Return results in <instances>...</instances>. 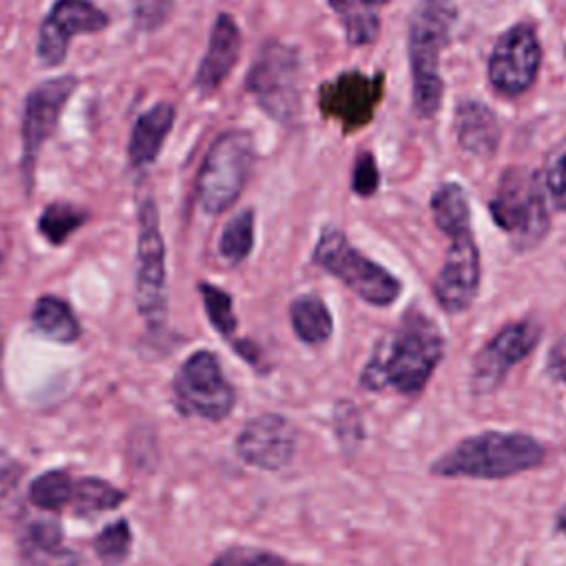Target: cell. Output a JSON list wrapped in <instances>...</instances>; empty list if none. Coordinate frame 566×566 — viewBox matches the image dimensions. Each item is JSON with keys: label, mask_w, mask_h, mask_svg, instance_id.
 I'll return each instance as SVG.
<instances>
[{"label": "cell", "mask_w": 566, "mask_h": 566, "mask_svg": "<svg viewBox=\"0 0 566 566\" xmlns=\"http://www.w3.org/2000/svg\"><path fill=\"white\" fill-rule=\"evenodd\" d=\"M444 358V336L440 327L418 307H409L398 325L382 334L358 374V385L367 391H396L416 398L429 385Z\"/></svg>", "instance_id": "cell-1"}, {"label": "cell", "mask_w": 566, "mask_h": 566, "mask_svg": "<svg viewBox=\"0 0 566 566\" xmlns=\"http://www.w3.org/2000/svg\"><path fill=\"white\" fill-rule=\"evenodd\" d=\"M546 447L524 431H480L462 438L429 464L436 478L504 480L542 467Z\"/></svg>", "instance_id": "cell-2"}, {"label": "cell", "mask_w": 566, "mask_h": 566, "mask_svg": "<svg viewBox=\"0 0 566 566\" xmlns=\"http://www.w3.org/2000/svg\"><path fill=\"white\" fill-rule=\"evenodd\" d=\"M455 18V0H420L409 18L407 55L411 71V104L422 119L433 117L442 104L444 80L440 60L451 40Z\"/></svg>", "instance_id": "cell-3"}, {"label": "cell", "mask_w": 566, "mask_h": 566, "mask_svg": "<svg viewBox=\"0 0 566 566\" xmlns=\"http://www.w3.org/2000/svg\"><path fill=\"white\" fill-rule=\"evenodd\" d=\"M489 212L517 252L539 245L551 230V203L539 172L528 166H509L489 199Z\"/></svg>", "instance_id": "cell-4"}, {"label": "cell", "mask_w": 566, "mask_h": 566, "mask_svg": "<svg viewBox=\"0 0 566 566\" xmlns=\"http://www.w3.org/2000/svg\"><path fill=\"white\" fill-rule=\"evenodd\" d=\"M312 263L374 307L394 305L402 292L400 279L356 250L347 234L336 226H323L318 232L312 250Z\"/></svg>", "instance_id": "cell-5"}, {"label": "cell", "mask_w": 566, "mask_h": 566, "mask_svg": "<svg viewBox=\"0 0 566 566\" xmlns=\"http://www.w3.org/2000/svg\"><path fill=\"white\" fill-rule=\"evenodd\" d=\"M254 166V142L243 128L214 137L199 166L195 197L206 214L226 212L243 192Z\"/></svg>", "instance_id": "cell-6"}, {"label": "cell", "mask_w": 566, "mask_h": 566, "mask_svg": "<svg viewBox=\"0 0 566 566\" xmlns=\"http://www.w3.org/2000/svg\"><path fill=\"white\" fill-rule=\"evenodd\" d=\"M245 88L265 115L281 126H296L303 104L296 49L279 40L263 42L245 75Z\"/></svg>", "instance_id": "cell-7"}, {"label": "cell", "mask_w": 566, "mask_h": 566, "mask_svg": "<svg viewBox=\"0 0 566 566\" xmlns=\"http://www.w3.org/2000/svg\"><path fill=\"white\" fill-rule=\"evenodd\" d=\"M137 265H135V301L139 316L150 329H161L168 314L166 296V245L159 230V212L153 197H144L137 206Z\"/></svg>", "instance_id": "cell-8"}, {"label": "cell", "mask_w": 566, "mask_h": 566, "mask_svg": "<svg viewBox=\"0 0 566 566\" xmlns=\"http://www.w3.org/2000/svg\"><path fill=\"white\" fill-rule=\"evenodd\" d=\"M175 405L184 416L219 422L237 405V389L226 378L217 354L208 349L192 352L172 380Z\"/></svg>", "instance_id": "cell-9"}, {"label": "cell", "mask_w": 566, "mask_h": 566, "mask_svg": "<svg viewBox=\"0 0 566 566\" xmlns=\"http://www.w3.org/2000/svg\"><path fill=\"white\" fill-rule=\"evenodd\" d=\"M542 325L535 318H520L500 327L473 356L471 365V394L489 396L497 391L511 369L522 363L539 343Z\"/></svg>", "instance_id": "cell-10"}, {"label": "cell", "mask_w": 566, "mask_h": 566, "mask_svg": "<svg viewBox=\"0 0 566 566\" xmlns=\"http://www.w3.org/2000/svg\"><path fill=\"white\" fill-rule=\"evenodd\" d=\"M542 44L537 31L528 22H515L502 31L489 53L486 77L504 97L526 93L539 73Z\"/></svg>", "instance_id": "cell-11"}, {"label": "cell", "mask_w": 566, "mask_h": 566, "mask_svg": "<svg viewBox=\"0 0 566 566\" xmlns=\"http://www.w3.org/2000/svg\"><path fill=\"white\" fill-rule=\"evenodd\" d=\"M385 95V73L371 75L349 69L318 86V111L327 119H336L343 133L367 126Z\"/></svg>", "instance_id": "cell-12"}, {"label": "cell", "mask_w": 566, "mask_h": 566, "mask_svg": "<svg viewBox=\"0 0 566 566\" xmlns=\"http://www.w3.org/2000/svg\"><path fill=\"white\" fill-rule=\"evenodd\" d=\"M449 245L444 261L431 283L436 303L449 312L460 314L469 310L480 292L482 281V259L480 248L473 237V228L453 232L447 237Z\"/></svg>", "instance_id": "cell-13"}, {"label": "cell", "mask_w": 566, "mask_h": 566, "mask_svg": "<svg viewBox=\"0 0 566 566\" xmlns=\"http://www.w3.org/2000/svg\"><path fill=\"white\" fill-rule=\"evenodd\" d=\"M77 88V77L75 75H55L38 82L24 99V111H22V170L24 177L31 179L35 159L40 148L46 144V139L55 133L62 111L69 102V97Z\"/></svg>", "instance_id": "cell-14"}, {"label": "cell", "mask_w": 566, "mask_h": 566, "mask_svg": "<svg viewBox=\"0 0 566 566\" xmlns=\"http://www.w3.org/2000/svg\"><path fill=\"white\" fill-rule=\"evenodd\" d=\"M108 24V13L91 0H55L38 29V60L44 66H60L77 33H99Z\"/></svg>", "instance_id": "cell-15"}, {"label": "cell", "mask_w": 566, "mask_h": 566, "mask_svg": "<svg viewBox=\"0 0 566 566\" xmlns=\"http://www.w3.org/2000/svg\"><path fill=\"white\" fill-rule=\"evenodd\" d=\"M296 442L298 431L294 422L281 413L265 411L241 427L234 440V453L243 464L274 473L292 462Z\"/></svg>", "instance_id": "cell-16"}, {"label": "cell", "mask_w": 566, "mask_h": 566, "mask_svg": "<svg viewBox=\"0 0 566 566\" xmlns=\"http://www.w3.org/2000/svg\"><path fill=\"white\" fill-rule=\"evenodd\" d=\"M241 53V29L230 13H219L208 35L206 53L197 66L192 86L201 95H212L232 73Z\"/></svg>", "instance_id": "cell-17"}, {"label": "cell", "mask_w": 566, "mask_h": 566, "mask_svg": "<svg viewBox=\"0 0 566 566\" xmlns=\"http://www.w3.org/2000/svg\"><path fill=\"white\" fill-rule=\"evenodd\" d=\"M453 128L462 150L484 159L495 155L502 139V126L497 115L493 113V108L478 99H464L455 106Z\"/></svg>", "instance_id": "cell-18"}, {"label": "cell", "mask_w": 566, "mask_h": 566, "mask_svg": "<svg viewBox=\"0 0 566 566\" xmlns=\"http://www.w3.org/2000/svg\"><path fill=\"white\" fill-rule=\"evenodd\" d=\"M175 117H177V111L170 102H157L135 119L128 137V148H126L128 164L133 168L142 170L157 159L166 137L172 130Z\"/></svg>", "instance_id": "cell-19"}, {"label": "cell", "mask_w": 566, "mask_h": 566, "mask_svg": "<svg viewBox=\"0 0 566 566\" xmlns=\"http://www.w3.org/2000/svg\"><path fill=\"white\" fill-rule=\"evenodd\" d=\"M290 325L296 338L310 347H321L332 338L334 316L316 292L296 294L287 307Z\"/></svg>", "instance_id": "cell-20"}, {"label": "cell", "mask_w": 566, "mask_h": 566, "mask_svg": "<svg viewBox=\"0 0 566 566\" xmlns=\"http://www.w3.org/2000/svg\"><path fill=\"white\" fill-rule=\"evenodd\" d=\"M31 323L40 334L64 345L75 343L82 334L80 321L71 305L64 298L51 294H44L35 301L31 310Z\"/></svg>", "instance_id": "cell-21"}, {"label": "cell", "mask_w": 566, "mask_h": 566, "mask_svg": "<svg viewBox=\"0 0 566 566\" xmlns=\"http://www.w3.org/2000/svg\"><path fill=\"white\" fill-rule=\"evenodd\" d=\"M436 228L449 237L453 232L471 228V206L467 190L455 181H442L429 199Z\"/></svg>", "instance_id": "cell-22"}, {"label": "cell", "mask_w": 566, "mask_h": 566, "mask_svg": "<svg viewBox=\"0 0 566 566\" xmlns=\"http://www.w3.org/2000/svg\"><path fill=\"white\" fill-rule=\"evenodd\" d=\"M126 497V491L113 486L102 478H75L69 506L77 517H95L99 513L115 511Z\"/></svg>", "instance_id": "cell-23"}, {"label": "cell", "mask_w": 566, "mask_h": 566, "mask_svg": "<svg viewBox=\"0 0 566 566\" xmlns=\"http://www.w3.org/2000/svg\"><path fill=\"white\" fill-rule=\"evenodd\" d=\"M327 4L338 15L352 46H365L378 38L380 18L365 0H327Z\"/></svg>", "instance_id": "cell-24"}, {"label": "cell", "mask_w": 566, "mask_h": 566, "mask_svg": "<svg viewBox=\"0 0 566 566\" xmlns=\"http://www.w3.org/2000/svg\"><path fill=\"white\" fill-rule=\"evenodd\" d=\"M75 478L66 469H51L29 486V502L46 513H57L71 504Z\"/></svg>", "instance_id": "cell-25"}, {"label": "cell", "mask_w": 566, "mask_h": 566, "mask_svg": "<svg viewBox=\"0 0 566 566\" xmlns=\"http://www.w3.org/2000/svg\"><path fill=\"white\" fill-rule=\"evenodd\" d=\"M254 248V212L245 208L237 212L219 234V256L228 265L243 263Z\"/></svg>", "instance_id": "cell-26"}, {"label": "cell", "mask_w": 566, "mask_h": 566, "mask_svg": "<svg viewBox=\"0 0 566 566\" xmlns=\"http://www.w3.org/2000/svg\"><path fill=\"white\" fill-rule=\"evenodd\" d=\"M88 219V212L73 206V203H49L40 219H38V232L53 245H62L77 228H82Z\"/></svg>", "instance_id": "cell-27"}, {"label": "cell", "mask_w": 566, "mask_h": 566, "mask_svg": "<svg viewBox=\"0 0 566 566\" xmlns=\"http://www.w3.org/2000/svg\"><path fill=\"white\" fill-rule=\"evenodd\" d=\"M130 546H133V531L126 517L104 526L93 539V551L104 566L124 564V559L130 553Z\"/></svg>", "instance_id": "cell-28"}, {"label": "cell", "mask_w": 566, "mask_h": 566, "mask_svg": "<svg viewBox=\"0 0 566 566\" xmlns=\"http://www.w3.org/2000/svg\"><path fill=\"white\" fill-rule=\"evenodd\" d=\"M18 566H84L82 557L66 548L62 539L51 542H18Z\"/></svg>", "instance_id": "cell-29"}, {"label": "cell", "mask_w": 566, "mask_h": 566, "mask_svg": "<svg viewBox=\"0 0 566 566\" xmlns=\"http://www.w3.org/2000/svg\"><path fill=\"white\" fill-rule=\"evenodd\" d=\"M199 294H201V301H203V307H206V314H208V321L212 323V327L223 336V338H232L237 327H239V318L234 314V307H232V296L212 285V283H199Z\"/></svg>", "instance_id": "cell-30"}, {"label": "cell", "mask_w": 566, "mask_h": 566, "mask_svg": "<svg viewBox=\"0 0 566 566\" xmlns=\"http://www.w3.org/2000/svg\"><path fill=\"white\" fill-rule=\"evenodd\" d=\"M334 436L343 453L352 455L365 440V422L360 409L352 400H338L334 405Z\"/></svg>", "instance_id": "cell-31"}, {"label": "cell", "mask_w": 566, "mask_h": 566, "mask_svg": "<svg viewBox=\"0 0 566 566\" xmlns=\"http://www.w3.org/2000/svg\"><path fill=\"white\" fill-rule=\"evenodd\" d=\"M539 179L551 208L557 212H566V144L557 146L548 155Z\"/></svg>", "instance_id": "cell-32"}, {"label": "cell", "mask_w": 566, "mask_h": 566, "mask_svg": "<svg viewBox=\"0 0 566 566\" xmlns=\"http://www.w3.org/2000/svg\"><path fill=\"white\" fill-rule=\"evenodd\" d=\"M210 566H287V562L268 548L259 546H230L221 551Z\"/></svg>", "instance_id": "cell-33"}, {"label": "cell", "mask_w": 566, "mask_h": 566, "mask_svg": "<svg viewBox=\"0 0 566 566\" xmlns=\"http://www.w3.org/2000/svg\"><path fill=\"white\" fill-rule=\"evenodd\" d=\"M380 188V170L376 166V159L369 150H363L356 155L354 170H352V190L358 197H371Z\"/></svg>", "instance_id": "cell-34"}, {"label": "cell", "mask_w": 566, "mask_h": 566, "mask_svg": "<svg viewBox=\"0 0 566 566\" xmlns=\"http://www.w3.org/2000/svg\"><path fill=\"white\" fill-rule=\"evenodd\" d=\"M22 473H24L22 464L13 455H9L4 449H0V509L15 497Z\"/></svg>", "instance_id": "cell-35"}, {"label": "cell", "mask_w": 566, "mask_h": 566, "mask_svg": "<svg viewBox=\"0 0 566 566\" xmlns=\"http://www.w3.org/2000/svg\"><path fill=\"white\" fill-rule=\"evenodd\" d=\"M172 0H137L135 2V22L144 31L157 29L172 11Z\"/></svg>", "instance_id": "cell-36"}, {"label": "cell", "mask_w": 566, "mask_h": 566, "mask_svg": "<svg viewBox=\"0 0 566 566\" xmlns=\"http://www.w3.org/2000/svg\"><path fill=\"white\" fill-rule=\"evenodd\" d=\"M546 374L566 387V334H562L546 354Z\"/></svg>", "instance_id": "cell-37"}, {"label": "cell", "mask_w": 566, "mask_h": 566, "mask_svg": "<svg viewBox=\"0 0 566 566\" xmlns=\"http://www.w3.org/2000/svg\"><path fill=\"white\" fill-rule=\"evenodd\" d=\"M553 526H555V531H557L559 535L566 537V504H562V506L557 509L555 520H553Z\"/></svg>", "instance_id": "cell-38"}, {"label": "cell", "mask_w": 566, "mask_h": 566, "mask_svg": "<svg viewBox=\"0 0 566 566\" xmlns=\"http://www.w3.org/2000/svg\"><path fill=\"white\" fill-rule=\"evenodd\" d=\"M2 354H4V327L0 323V378H2Z\"/></svg>", "instance_id": "cell-39"}, {"label": "cell", "mask_w": 566, "mask_h": 566, "mask_svg": "<svg viewBox=\"0 0 566 566\" xmlns=\"http://www.w3.org/2000/svg\"><path fill=\"white\" fill-rule=\"evenodd\" d=\"M367 4H371V7H378V4H387L389 0H365Z\"/></svg>", "instance_id": "cell-40"}]
</instances>
